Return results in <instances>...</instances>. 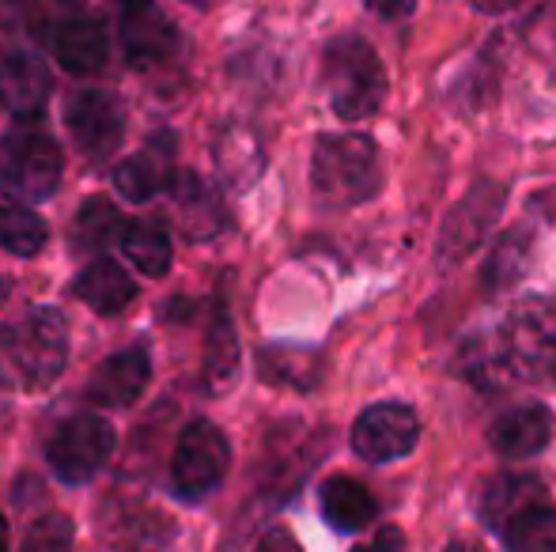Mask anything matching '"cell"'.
I'll return each mask as SVG.
<instances>
[{
	"label": "cell",
	"mask_w": 556,
	"mask_h": 552,
	"mask_svg": "<svg viewBox=\"0 0 556 552\" xmlns=\"http://www.w3.org/2000/svg\"><path fill=\"white\" fill-rule=\"evenodd\" d=\"M446 552H484V549L477 545V541H451V545H446Z\"/></svg>",
	"instance_id": "34"
},
{
	"label": "cell",
	"mask_w": 556,
	"mask_h": 552,
	"mask_svg": "<svg viewBox=\"0 0 556 552\" xmlns=\"http://www.w3.org/2000/svg\"><path fill=\"white\" fill-rule=\"evenodd\" d=\"M527 258H530L527 231H507V235H500L489 261H484V287L500 292V287H507L511 280H519L522 269H527Z\"/></svg>",
	"instance_id": "27"
},
{
	"label": "cell",
	"mask_w": 556,
	"mask_h": 552,
	"mask_svg": "<svg viewBox=\"0 0 556 552\" xmlns=\"http://www.w3.org/2000/svg\"><path fill=\"white\" fill-rule=\"evenodd\" d=\"M53 53H58V65L65 73L91 76L111 57V35H106L99 15H68V20H61L58 35H53Z\"/></svg>",
	"instance_id": "16"
},
{
	"label": "cell",
	"mask_w": 556,
	"mask_h": 552,
	"mask_svg": "<svg viewBox=\"0 0 556 552\" xmlns=\"http://www.w3.org/2000/svg\"><path fill=\"white\" fill-rule=\"evenodd\" d=\"M114 427L96 413H80L58 427L50 435L46 447V462L58 473L65 485H84L106 465V458L114 454Z\"/></svg>",
	"instance_id": "7"
},
{
	"label": "cell",
	"mask_w": 556,
	"mask_h": 552,
	"mask_svg": "<svg viewBox=\"0 0 556 552\" xmlns=\"http://www.w3.org/2000/svg\"><path fill=\"white\" fill-rule=\"evenodd\" d=\"M323 84L341 121H364L379 114L387 99V68L371 42L359 35H341L323 53Z\"/></svg>",
	"instance_id": "4"
},
{
	"label": "cell",
	"mask_w": 556,
	"mask_h": 552,
	"mask_svg": "<svg viewBox=\"0 0 556 552\" xmlns=\"http://www.w3.org/2000/svg\"><path fill=\"white\" fill-rule=\"evenodd\" d=\"M364 4L371 8L375 15H382V20H402V15L413 12L417 0H364Z\"/></svg>",
	"instance_id": "32"
},
{
	"label": "cell",
	"mask_w": 556,
	"mask_h": 552,
	"mask_svg": "<svg viewBox=\"0 0 556 552\" xmlns=\"http://www.w3.org/2000/svg\"><path fill=\"white\" fill-rule=\"evenodd\" d=\"M534 503H545V485L530 473H496L481 485V496H477V515L489 530H504L519 511L534 508Z\"/></svg>",
	"instance_id": "17"
},
{
	"label": "cell",
	"mask_w": 556,
	"mask_h": 552,
	"mask_svg": "<svg viewBox=\"0 0 556 552\" xmlns=\"http://www.w3.org/2000/svg\"><path fill=\"white\" fill-rule=\"evenodd\" d=\"M257 368H262L265 383H273V386H295V390H307V386L318 383V356L311 352V348H292V345L262 348Z\"/></svg>",
	"instance_id": "23"
},
{
	"label": "cell",
	"mask_w": 556,
	"mask_h": 552,
	"mask_svg": "<svg viewBox=\"0 0 556 552\" xmlns=\"http://www.w3.org/2000/svg\"><path fill=\"white\" fill-rule=\"evenodd\" d=\"M507 190L500 182H477L458 205L446 213L443 228H440V243H435V254H440V266H458L466 261L473 251H481L484 239L492 235L500 213H504Z\"/></svg>",
	"instance_id": "8"
},
{
	"label": "cell",
	"mask_w": 556,
	"mask_h": 552,
	"mask_svg": "<svg viewBox=\"0 0 556 552\" xmlns=\"http://www.w3.org/2000/svg\"><path fill=\"white\" fill-rule=\"evenodd\" d=\"M30 4H35V0H0V23H4V27L20 23Z\"/></svg>",
	"instance_id": "33"
},
{
	"label": "cell",
	"mask_w": 556,
	"mask_h": 552,
	"mask_svg": "<svg viewBox=\"0 0 556 552\" xmlns=\"http://www.w3.org/2000/svg\"><path fill=\"white\" fill-rule=\"evenodd\" d=\"M220 170L227 182H235V185L254 182L257 170H262V152H257L254 137L242 133V129H231V133L220 140Z\"/></svg>",
	"instance_id": "28"
},
{
	"label": "cell",
	"mask_w": 556,
	"mask_h": 552,
	"mask_svg": "<svg viewBox=\"0 0 556 552\" xmlns=\"http://www.w3.org/2000/svg\"><path fill=\"white\" fill-rule=\"evenodd\" d=\"M352 552H405V534L397 526H382L367 545H356Z\"/></svg>",
	"instance_id": "30"
},
{
	"label": "cell",
	"mask_w": 556,
	"mask_h": 552,
	"mask_svg": "<svg viewBox=\"0 0 556 552\" xmlns=\"http://www.w3.org/2000/svg\"><path fill=\"white\" fill-rule=\"evenodd\" d=\"M65 126H68V133H73L80 152H88L91 159H103V155H111L114 147L122 144L125 106H122V99L111 95V91L84 88L68 99Z\"/></svg>",
	"instance_id": "11"
},
{
	"label": "cell",
	"mask_w": 556,
	"mask_h": 552,
	"mask_svg": "<svg viewBox=\"0 0 556 552\" xmlns=\"http://www.w3.org/2000/svg\"><path fill=\"white\" fill-rule=\"evenodd\" d=\"M318 508H323V518L341 534H356L364 526L375 523L379 515V503L367 492L359 480L352 477H330L323 488H318Z\"/></svg>",
	"instance_id": "19"
},
{
	"label": "cell",
	"mask_w": 556,
	"mask_h": 552,
	"mask_svg": "<svg viewBox=\"0 0 556 552\" xmlns=\"http://www.w3.org/2000/svg\"><path fill=\"white\" fill-rule=\"evenodd\" d=\"M117 235H125V220L114 208V201L91 197L88 205L76 213L73 223V251L84 254H103Z\"/></svg>",
	"instance_id": "24"
},
{
	"label": "cell",
	"mask_w": 556,
	"mask_h": 552,
	"mask_svg": "<svg viewBox=\"0 0 556 552\" xmlns=\"http://www.w3.org/2000/svg\"><path fill=\"white\" fill-rule=\"evenodd\" d=\"M4 295H8V287H4V280H0V303H4Z\"/></svg>",
	"instance_id": "37"
},
{
	"label": "cell",
	"mask_w": 556,
	"mask_h": 552,
	"mask_svg": "<svg viewBox=\"0 0 556 552\" xmlns=\"http://www.w3.org/2000/svg\"><path fill=\"white\" fill-rule=\"evenodd\" d=\"M175 152H178L175 133L160 129L140 152H132L129 159L117 163L114 190L122 193L125 201H132V205H144V201L160 197V193L170 190V182H175Z\"/></svg>",
	"instance_id": "12"
},
{
	"label": "cell",
	"mask_w": 556,
	"mask_h": 552,
	"mask_svg": "<svg viewBox=\"0 0 556 552\" xmlns=\"http://www.w3.org/2000/svg\"><path fill=\"white\" fill-rule=\"evenodd\" d=\"M186 4H193V8H205V4H213V0H186Z\"/></svg>",
	"instance_id": "36"
},
{
	"label": "cell",
	"mask_w": 556,
	"mask_h": 552,
	"mask_svg": "<svg viewBox=\"0 0 556 552\" xmlns=\"http://www.w3.org/2000/svg\"><path fill=\"white\" fill-rule=\"evenodd\" d=\"M553 439V413L538 401H527V406H515L507 413H500L489 427V442L500 458L507 462H527V458H538Z\"/></svg>",
	"instance_id": "13"
},
{
	"label": "cell",
	"mask_w": 556,
	"mask_h": 552,
	"mask_svg": "<svg viewBox=\"0 0 556 552\" xmlns=\"http://www.w3.org/2000/svg\"><path fill=\"white\" fill-rule=\"evenodd\" d=\"M76 295H80L96 314L111 318V314H122V310L137 299V284H132L129 273H125L117 261L103 258L80 273V280H76Z\"/></svg>",
	"instance_id": "21"
},
{
	"label": "cell",
	"mask_w": 556,
	"mask_h": 552,
	"mask_svg": "<svg viewBox=\"0 0 556 552\" xmlns=\"http://www.w3.org/2000/svg\"><path fill=\"white\" fill-rule=\"evenodd\" d=\"M239 378V333L224 303H216L205 337V386L208 394H227Z\"/></svg>",
	"instance_id": "20"
},
{
	"label": "cell",
	"mask_w": 556,
	"mask_h": 552,
	"mask_svg": "<svg viewBox=\"0 0 556 552\" xmlns=\"http://www.w3.org/2000/svg\"><path fill=\"white\" fill-rule=\"evenodd\" d=\"M122 50L140 73L167 65L178 53V27L155 0H122Z\"/></svg>",
	"instance_id": "10"
},
{
	"label": "cell",
	"mask_w": 556,
	"mask_h": 552,
	"mask_svg": "<svg viewBox=\"0 0 556 552\" xmlns=\"http://www.w3.org/2000/svg\"><path fill=\"white\" fill-rule=\"evenodd\" d=\"M68 360V325L53 307H38L20 322L0 325V378L20 390L58 383Z\"/></svg>",
	"instance_id": "2"
},
{
	"label": "cell",
	"mask_w": 556,
	"mask_h": 552,
	"mask_svg": "<svg viewBox=\"0 0 556 552\" xmlns=\"http://www.w3.org/2000/svg\"><path fill=\"white\" fill-rule=\"evenodd\" d=\"M0 552H8V523H4V515H0Z\"/></svg>",
	"instance_id": "35"
},
{
	"label": "cell",
	"mask_w": 556,
	"mask_h": 552,
	"mask_svg": "<svg viewBox=\"0 0 556 552\" xmlns=\"http://www.w3.org/2000/svg\"><path fill=\"white\" fill-rule=\"evenodd\" d=\"M61 147L50 133L20 126L0 144V193L15 205H42L61 185Z\"/></svg>",
	"instance_id": "5"
},
{
	"label": "cell",
	"mask_w": 556,
	"mask_h": 552,
	"mask_svg": "<svg viewBox=\"0 0 556 552\" xmlns=\"http://www.w3.org/2000/svg\"><path fill=\"white\" fill-rule=\"evenodd\" d=\"M311 190L330 208H356L382 190L379 144L364 133H323L311 155Z\"/></svg>",
	"instance_id": "3"
},
{
	"label": "cell",
	"mask_w": 556,
	"mask_h": 552,
	"mask_svg": "<svg viewBox=\"0 0 556 552\" xmlns=\"http://www.w3.org/2000/svg\"><path fill=\"white\" fill-rule=\"evenodd\" d=\"M20 552H73V518L46 515L27 530Z\"/></svg>",
	"instance_id": "29"
},
{
	"label": "cell",
	"mask_w": 556,
	"mask_h": 552,
	"mask_svg": "<svg viewBox=\"0 0 556 552\" xmlns=\"http://www.w3.org/2000/svg\"><path fill=\"white\" fill-rule=\"evenodd\" d=\"M152 378V360L144 345H132L125 352H114L111 360L99 363V371L88 383V401L103 409H125L148 390Z\"/></svg>",
	"instance_id": "14"
},
{
	"label": "cell",
	"mask_w": 556,
	"mask_h": 552,
	"mask_svg": "<svg viewBox=\"0 0 556 552\" xmlns=\"http://www.w3.org/2000/svg\"><path fill=\"white\" fill-rule=\"evenodd\" d=\"M50 99V68L35 53H8L0 61V103L15 118H38Z\"/></svg>",
	"instance_id": "18"
},
{
	"label": "cell",
	"mask_w": 556,
	"mask_h": 552,
	"mask_svg": "<svg viewBox=\"0 0 556 552\" xmlns=\"http://www.w3.org/2000/svg\"><path fill=\"white\" fill-rule=\"evenodd\" d=\"M420 442V416L405 401H379L367 406L352 424V450L367 465H387L409 458Z\"/></svg>",
	"instance_id": "9"
},
{
	"label": "cell",
	"mask_w": 556,
	"mask_h": 552,
	"mask_svg": "<svg viewBox=\"0 0 556 552\" xmlns=\"http://www.w3.org/2000/svg\"><path fill=\"white\" fill-rule=\"evenodd\" d=\"M227 465H231V447L227 435L213 420H193L182 427L175 442V458H170V485L182 500L198 503L213 496L224 485Z\"/></svg>",
	"instance_id": "6"
},
{
	"label": "cell",
	"mask_w": 556,
	"mask_h": 552,
	"mask_svg": "<svg viewBox=\"0 0 556 552\" xmlns=\"http://www.w3.org/2000/svg\"><path fill=\"white\" fill-rule=\"evenodd\" d=\"M42 246H46V223L27 205L0 208V251L20 254V258H35Z\"/></svg>",
	"instance_id": "26"
},
{
	"label": "cell",
	"mask_w": 556,
	"mask_h": 552,
	"mask_svg": "<svg viewBox=\"0 0 556 552\" xmlns=\"http://www.w3.org/2000/svg\"><path fill=\"white\" fill-rule=\"evenodd\" d=\"M500 4H515V0H500Z\"/></svg>",
	"instance_id": "38"
},
{
	"label": "cell",
	"mask_w": 556,
	"mask_h": 552,
	"mask_svg": "<svg viewBox=\"0 0 556 552\" xmlns=\"http://www.w3.org/2000/svg\"><path fill=\"white\" fill-rule=\"evenodd\" d=\"M122 251L144 277H167L170 269V239L155 223H129L122 235Z\"/></svg>",
	"instance_id": "25"
},
{
	"label": "cell",
	"mask_w": 556,
	"mask_h": 552,
	"mask_svg": "<svg viewBox=\"0 0 556 552\" xmlns=\"http://www.w3.org/2000/svg\"><path fill=\"white\" fill-rule=\"evenodd\" d=\"M504 552H556V508L534 503L500 530Z\"/></svg>",
	"instance_id": "22"
},
{
	"label": "cell",
	"mask_w": 556,
	"mask_h": 552,
	"mask_svg": "<svg viewBox=\"0 0 556 552\" xmlns=\"http://www.w3.org/2000/svg\"><path fill=\"white\" fill-rule=\"evenodd\" d=\"M254 552H303V549H300V541H295L288 530H269L262 541H257Z\"/></svg>",
	"instance_id": "31"
},
{
	"label": "cell",
	"mask_w": 556,
	"mask_h": 552,
	"mask_svg": "<svg viewBox=\"0 0 556 552\" xmlns=\"http://www.w3.org/2000/svg\"><path fill=\"white\" fill-rule=\"evenodd\" d=\"M466 378L492 390L519 378H556V299L515 303L496 333L466 348Z\"/></svg>",
	"instance_id": "1"
},
{
	"label": "cell",
	"mask_w": 556,
	"mask_h": 552,
	"mask_svg": "<svg viewBox=\"0 0 556 552\" xmlns=\"http://www.w3.org/2000/svg\"><path fill=\"white\" fill-rule=\"evenodd\" d=\"M170 205H175V220L178 231L193 243L201 239H216L227 223V208L220 201V193L205 182L193 170H182V175L170 182Z\"/></svg>",
	"instance_id": "15"
}]
</instances>
